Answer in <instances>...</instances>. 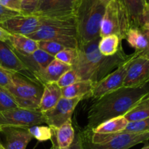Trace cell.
Segmentation results:
<instances>
[{
	"instance_id": "6da1fadb",
	"label": "cell",
	"mask_w": 149,
	"mask_h": 149,
	"mask_svg": "<svg viewBox=\"0 0 149 149\" xmlns=\"http://www.w3.org/2000/svg\"><path fill=\"white\" fill-rule=\"evenodd\" d=\"M149 95V83L138 88L121 87L95 100L87 113L86 129L93 130L103 122L125 116Z\"/></svg>"
},
{
	"instance_id": "7a4b0ae2",
	"label": "cell",
	"mask_w": 149,
	"mask_h": 149,
	"mask_svg": "<svg viewBox=\"0 0 149 149\" xmlns=\"http://www.w3.org/2000/svg\"><path fill=\"white\" fill-rule=\"evenodd\" d=\"M100 39L101 37L98 36L79 45L78 55L71 68L81 80H87L95 84L132 56V54L127 55L122 47L112 56L102 55L98 49Z\"/></svg>"
},
{
	"instance_id": "3957f363",
	"label": "cell",
	"mask_w": 149,
	"mask_h": 149,
	"mask_svg": "<svg viewBox=\"0 0 149 149\" xmlns=\"http://www.w3.org/2000/svg\"><path fill=\"white\" fill-rule=\"evenodd\" d=\"M106 6L100 0H77L75 20L79 45L100 36Z\"/></svg>"
},
{
	"instance_id": "277c9868",
	"label": "cell",
	"mask_w": 149,
	"mask_h": 149,
	"mask_svg": "<svg viewBox=\"0 0 149 149\" xmlns=\"http://www.w3.org/2000/svg\"><path fill=\"white\" fill-rule=\"evenodd\" d=\"M40 18L39 28L29 37L36 41H55L65 48L78 49L75 17L64 19Z\"/></svg>"
},
{
	"instance_id": "5b68a950",
	"label": "cell",
	"mask_w": 149,
	"mask_h": 149,
	"mask_svg": "<svg viewBox=\"0 0 149 149\" xmlns=\"http://www.w3.org/2000/svg\"><path fill=\"white\" fill-rule=\"evenodd\" d=\"M80 133L84 149H129L149 141V132L97 134L85 128Z\"/></svg>"
},
{
	"instance_id": "8992f818",
	"label": "cell",
	"mask_w": 149,
	"mask_h": 149,
	"mask_svg": "<svg viewBox=\"0 0 149 149\" xmlns=\"http://www.w3.org/2000/svg\"><path fill=\"white\" fill-rule=\"evenodd\" d=\"M44 86L24 74H13V81L7 90L13 96L20 108L39 110Z\"/></svg>"
},
{
	"instance_id": "52a82bcc",
	"label": "cell",
	"mask_w": 149,
	"mask_h": 149,
	"mask_svg": "<svg viewBox=\"0 0 149 149\" xmlns=\"http://www.w3.org/2000/svg\"><path fill=\"white\" fill-rule=\"evenodd\" d=\"M130 28V20L122 3L119 0H112L108 3L101 22L100 37L116 35L122 41Z\"/></svg>"
},
{
	"instance_id": "ba28073f",
	"label": "cell",
	"mask_w": 149,
	"mask_h": 149,
	"mask_svg": "<svg viewBox=\"0 0 149 149\" xmlns=\"http://www.w3.org/2000/svg\"><path fill=\"white\" fill-rule=\"evenodd\" d=\"M149 83V52L135 51L133 58L130 61L124 87L138 88Z\"/></svg>"
},
{
	"instance_id": "9c48e42d",
	"label": "cell",
	"mask_w": 149,
	"mask_h": 149,
	"mask_svg": "<svg viewBox=\"0 0 149 149\" xmlns=\"http://www.w3.org/2000/svg\"><path fill=\"white\" fill-rule=\"evenodd\" d=\"M44 123L43 114L39 110L17 107L0 111V127L15 126L29 128Z\"/></svg>"
},
{
	"instance_id": "30bf717a",
	"label": "cell",
	"mask_w": 149,
	"mask_h": 149,
	"mask_svg": "<svg viewBox=\"0 0 149 149\" xmlns=\"http://www.w3.org/2000/svg\"><path fill=\"white\" fill-rule=\"evenodd\" d=\"M77 0H39L33 15L44 18L75 17Z\"/></svg>"
},
{
	"instance_id": "8fae6325",
	"label": "cell",
	"mask_w": 149,
	"mask_h": 149,
	"mask_svg": "<svg viewBox=\"0 0 149 149\" xmlns=\"http://www.w3.org/2000/svg\"><path fill=\"white\" fill-rule=\"evenodd\" d=\"M135 52L132 54V56L126 62L123 63L113 71L106 76V77L94 84L91 97L94 100H97L103 96L117 90L123 87V83L126 77L127 70L129 65L130 61L133 58Z\"/></svg>"
},
{
	"instance_id": "7c38bea8",
	"label": "cell",
	"mask_w": 149,
	"mask_h": 149,
	"mask_svg": "<svg viewBox=\"0 0 149 149\" xmlns=\"http://www.w3.org/2000/svg\"><path fill=\"white\" fill-rule=\"evenodd\" d=\"M82 98L68 99L62 97L56 105L49 110L42 112L45 123L52 128H58L71 119L76 107Z\"/></svg>"
},
{
	"instance_id": "4fadbf2b",
	"label": "cell",
	"mask_w": 149,
	"mask_h": 149,
	"mask_svg": "<svg viewBox=\"0 0 149 149\" xmlns=\"http://www.w3.org/2000/svg\"><path fill=\"white\" fill-rule=\"evenodd\" d=\"M40 24V17L33 15H24L20 14L1 23L0 26L12 34L29 36L38 30Z\"/></svg>"
},
{
	"instance_id": "5bb4252c",
	"label": "cell",
	"mask_w": 149,
	"mask_h": 149,
	"mask_svg": "<svg viewBox=\"0 0 149 149\" xmlns=\"http://www.w3.org/2000/svg\"><path fill=\"white\" fill-rule=\"evenodd\" d=\"M0 135L4 138L2 144L5 149H26L33 137L29 128L15 126H1Z\"/></svg>"
},
{
	"instance_id": "9a60e30c",
	"label": "cell",
	"mask_w": 149,
	"mask_h": 149,
	"mask_svg": "<svg viewBox=\"0 0 149 149\" xmlns=\"http://www.w3.org/2000/svg\"><path fill=\"white\" fill-rule=\"evenodd\" d=\"M15 52L17 54L25 66L27 68L29 77L33 79H34L33 77L35 75L45 69L49 65V63L55 58L39 48L35 52L29 55H23L15 51Z\"/></svg>"
},
{
	"instance_id": "2e32d148",
	"label": "cell",
	"mask_w": 149,
	"mask_h": 149,
	"mask_svg": "<svg viewBox=\"0 0 149 149\" xmlns=\"http://www.w3.org/2000/svg\"><path fill=\"white\" fill-rule=\"evenodd\" d=\"M71 68V65L54 58L45 69L35 75L33 79L45 87L47 84L57 82L61 76Z\"/></svg>"
},
{
	"instance_id": "e0dca14e",
	"label": "cell",
	"mask_w": 149,
	"mask_h": 149,
	"mask_svg": "<svg viewBox=\"0 0 149 149\" xmlns=\"http://www.w3.org/2000/svg\"><path fill=\"white\" fill-rule=\"evenodd\" d=\"M0 64L2 68L13 72L22 74L25 71L28 74L27 68L13 48L7 42L1 41H0Z\"/></svg>"
},
{
	"instance_id": "ac0fdd59",
	"label": "cell",
	"mask_w": 149,
	"mask_h": 149,
	"mask_svg": "<svg viewBox=\"0 0 149 149\" xmlns=\"http://www.w3.org/2000/svg\"><path fill=\"white\" fill-rule=\"evenodd\" d=\"M52 137L50 141L52 145L59 148H66L74 142L75 130L73 127L71 119L67 121L60 127L52 128Z\"/></svg>"
},
{
	"instance_id": "d6986e66",
	"label": "cell",
	"mask_w": 149,
	"mask_h": 149,
	"mask_svg": "<svg viewBox=\"0 0 149 149\" xmlns=\"http://www.w3.org/2000/svg\"><path fill=\"white\" fill-rule=\"evenodd\" d=\"M62 97L61 88L56 82L45 84L39 103V110L42 112L49 110L53 108Z\"/></svg>"
},
{
	"instance_id": "ffe728a7",
	"label": "cell",
	"mask_w": 149,
	"mask_h": 149,
	"mask_svg": "<svg viewBox=\"0 0 149 149\" xmlns=\"http://www.w3.org/2000/svg\"><path fill=\"white\" fill-rule=\"evenodd\" d=\"M94 83L87 80H81L68 87L61 88L62 97L68 99L81 97L89 98L91 97Z\"/></svg>"
},
{
	"instance_id": "44dd1931",
	"label": "cell",
	"mask_w": 149,
	"mask_h": 149,
	"mask_svg": "<svg viewBox=\"0 0 149 149\" xmlns=\"http://www.w3.org/2000/svg\"><path fill=\"white\" fill-rule=\"evenodd\" d=\"M7 43L13 50L23 55H29L39 49L38 41L23 35L12 34Z\"/></svg>"
},
{
	"instance_id": "7402d4cb",
	"label": "cell",
	"mask_w": 149,
	"mask_h": 149,
	"mask_svg": "<svg viewBox=\"0 0 149 149\" xmlns=\"http://www.w3.org/2000/svg\"><path fill=\"white\" fill-rule=\"evenodd\" d=\"M126 8L132 28H141L143 13L145 7L144 0H119Z\"/></svg>"
},
{
	"instance_id": "603a6c76",
	"label": "cell",
	"mask_w": 149,
	"mask_h": 149,
	"mask_svg": "<svg viewBox=\"0 0 149 149\" xmlns=\"http://www.w3.org/2000/svg\"><path fill=\"white\" fill-rule=\"evenodd\" d=\"M128 123L129 122L126 118L124 116H121L109 119L90 130L94 133L97 134L119 133L125 130Z\"/></svg>"
},
{
	"instance_id": "cb8c5ba5",
	"label": "cell",
	"mask_w": 149,
	"mask_h": 149,
	"mask_svg": "<svg viewBox=\"0 0 149 149\" xmlns=\"http://www.w3.org/2000/svg\"><path fill=\"white\" fill-rule=\"evenodd\" d=\"M125 39L135 51L143 52L148 49V39L141 28H130L127 33Z\"/></svg>"
},
{
	"instance_id": "d4e9b609",
	"label": "cell",
	"mask_w": 149,
	"mask_h": 149,
	"mask_svg": "<svg viewBox=\"0 0 149 149\" xmlns=\"http://www.w3.org/2000/svg\"><path fill=\"white\" fill-rule=\"evenodd\" d=\"M122 47V40L116 35H109L100 39L98 44L99 51L105 56L115 55Z\"/></svg>"
},
{
	"instance_id": "484cf974",
	"label": "cell",
	"mask_w": 149,
	"mask_h": 149,
	"mask_svg": "<svg viewBox=\"0 0 149 149\" xmlns=\"http://www.w3.org/2000/svg\"><path fill=\"white\" fill-rule=\"evenodd\" d=\"M129 122L143 120L149 117V95L143 99L132 110L125 115Z\"/></svg>"
},
{
	"instance_id": "4316f807",
	"label": "cell",
	"mask_w": 149,
	"mask_h": 149,
	"mask_svg": "<svg viewBox=\"0 0 149 149\" xmlns=\"http://www.w3.org/2000/svg\"><path fill=\"white\" fill-rule=\"evenodd\" d=\"M29 130L31 136L40 142H44L52 139V130L49 126L35 125L31 127H29Z\"/></svg>"
},
{
	"instance_id": "83f0119b",
	"label": "cell",
	"mask_w": 149,
	"mask_h": 149,
	"mask_svg": "<svg viewBox=\"0 0 149 149\" xmlns=\"http://www.w3.org/2000/svg\"><path fill=\"white\" fill-rule=\"evenodd\" d=\"M19 107L13 96L6 88L0 87V111Z\"/></svg>"
},
{
	"instance_id": "f1b7e54d",
	"label": "cell",
	"mask_w": 149,
	"mask_h": 149,
	"mask_svg": "<svg viewBox=\"0 0 149 149\" xmlns=\"http://www.w3.org/2000/svg\"><path fill=\"white\" fill-rule=\"evenodd\" d=\"M38 44H39V48L42 49L47 52V54L50 55L51 56L55 58V55L62 51L63 49H65L64 46L62 45L59 44L58 42H55V41H45V40H41L38 41Z\"/></svg>"
},
{
	"instance_id": "f546056e",
	"label": "cell",
	"mask_w": 149,
	"mask_h": 149,
	"mask_svg": "<svg viewBox=\"0 0 149 149\" xmlns=\"http://www.w3.org/2000/svg\"><path fill=\"white\" fill-rule=\"evenodd\" d=\"M78 55V49L65 48L55 56V59L72 66Z\"/></svg>"
},
{
	"instance_id": "4dcf8cb0",
	"label": "cell",
	"mask_w": 149,
	"mask_h": 149,
	"mask_svg": "<svg viewBox=\"0 0 149 149\" xmlns=\"http://www.w3.org/2000/svg\"><path fill=\"white\" fill-rule=\"evenodd\" d=\"M79 81H81V79L79 77L77 73L71 68L68 71L64 73L56 83L61 88H64Z\"/></svg>"
},
{
	"instance_id": "1f68e13d",
	"label": "cell",
	"mask_w": 149,
	"mask_h": 149,
	"mask_svg": "<svg viewBox=\"0 0 149 149\" xmlns=\"http://www.w3.org/2000/svg\"><path fill=\"white\" fill-rule=\"evenodd\" d=\"M123 132L136 133L149 132V117L143 120L129 122Z\"/></svg>"
},
{
	"instance_id": "d6a6232c",
	"label": "cell",
	"mask_w": 149,
	"mask_h": 149,
	"mask_svg": "<svg viewBox=\"0 0 149 149\" xmlns=\"http://www.w3.org/2000/svg\"><path fill=\"white\" fill-rule=\"evenodd\" d=\"M39 0H22L21 14L24 15H33L36 11Z\"/></svg>"
},
{
	"instance_id": "836d02e7",
	"label": "cell",
	"mask_w": 149,
	"mask_h": 149,
	"mask_svg": "<svg viewBox=\"0 0 149 149\" xmlns=\"http://www.w3.org/2000/svg\"><path fill=\"white\" fill-rule=\"evenodd\" d=\"M13 71L0 66V87L7 88L13 81Z\"/></svg>"
},
{
	"instance_id": "e575fe53",
	"label": "cell",
	"mask_w": 149,
	"mask_h": 149,
	"mask_svg": "<svg viewBox=\"0 0 149 149\" xmlns=\"http://www.w3.org/2000/svg\"><path fill=\"white\" fill-rule=\"evenodd\" d=\"M0 4L9 10L21 13L22 0H0Z\"/></svg>"
},
{
	"instance_id": "d590c367",
	"label": "cell",
	"mask_w": 149,
	"mask_h": 149,
	"mask_svg": "<svg viewBox=\"0 0 149 149\" xmlns=\"http://www.w3.org/2000/svg\"><path fill=\"white\" fill-rule=\"evenodd\" d=\"M21 13L19 12L13 11V10H9V9L6 8L4 6L0 4V24L4 23L6 20H9V19L12 18L13 17L19 15Z\"/></svg>"
},
{
	"instance_id": "8d00e7d4",
	"label": "cell",
	"mask_w": 149,
	"mask_h": 149,
	"mask_svg": "<svg viewBox=\"0 0 149 149\" xmlns=\"http://www.w3.org/2000/svg\"><path fill=\"white\" fill-rule=\"evenodd\" d=\"M49 149H84L83 148L82 141H81V133H80L79 129L77 128V131L75 132V137H74V142L72 143V144H71L68 148H59L52 144V146H51Z\"/></svg>"
},
{
	"instance_id": "74e56055",
	"label": "cell",
	"mask_w": 149,
	"mask_h": 149,
	"mask_svg": "<svg viewBox=\"0 0 149 149\" xmlns=\"http://www.w3.org/2000/svg\"><path fill=\"white\" fill-rule=\"evenodd\" d=\"M141 28L149 29V4H146L143 13V26Z\"/></svg>"
},
{
	"instance_id": "f35d334b",
	"label": "cell",
	"mask_w": 149,
	"mask_h": 149,
	"mask_svg": "<svg viewBox=\"0 0 149 149\" xmlns=\"http://www.w3.org/2000/svg\"><path fill=\"white\" fill-rule=\"evenodd\" d=\"M11 35L12 33H10V32H8L7 30H5V29L0 26V41L7 42L10 39Z\"/></svg>"
},
{
	"instance_id": "ab89813d",
	"label": "cell",
	"mask_w": 149,
	"mask_h": 149,
	"mask_svg": "<svg viewBox=\"0 0 149 149\" xmlns=\"http://www.w3.org/2000/svg\"><path fill=\"white\" fill-rule=\"evenodd\" d=\"M141 30L143 31V33L145 34V36H146L147 39H148V48L147 49V52H149V29H144V28H141Z\"/></svg>"
},
{
	"instance_id": "60d3db41",
	"label": "cell",
	"mask_w": 149,
	"mask_h": 149,
	"mask_svg": "<svg viewBox=\"0 0 149 149\" xmlns=\"http://www.w3.org/2000/svg\"><path fill=\"white\" fill-rule=\"evenodd\" d=\"M100 1H101V2H103V4H106H106H107L108 3L110 2V1H112V0H100Z\"/></svg>"
},
{
	"instance_id": "b9f144b4",
	"label": "cell",
	"mask_w": 149,
	"mask_h": 149,
	"mask_svg": "<svg viewBox=\"0 0 149 149\" xmlns=\"http://www.w3.org/2000/svg\"><path fill=\"white\" fill-rule=\"evenodd\" d=\"M141 149H149V145L145 146H144L143 148H142Z\"/></svg>"
},
{
	"instance_id": "7bdbcfd3",
	"label": "cell",
	"mask_w": 149,
	"mask_h": 149,
	"mask_svg": "<svg viewBox=\"0 0 149 149\" xmlns=\"http://www.w3.org/2000/svg\"><path fill=\"white\" fill-rule=\"evenodd\" d=\"M0 149H5L4 147L2 146V144L1 143V142H0Z\"/></svg>"
},
{
	"instance_id": "ee69618b",
	"label": "cell",
	"mask_w": 149,
	"mask_h": 149,
	"mask_svg": "<svg viewBox=\"0 0 149 149\" xmlns=\"http://www.w3.org/2000/svg\"><path fill=\"white\" fill-rule=\"evenodd\" d=\"M144 1H145L146 4H149V0H144Z\"/></svg>"
},
{
	"instance_id": "f6af8a7d",
	"label": "cell",
	"mask_w": 149,
	"mask_h": 149,
	"mask_svg": "<svg viewBox=\"0 0 149 149\" xmlns=\"http://www.w3.org/2000/svg\"><path fill=\"white\" fill-rule=\"evenodd\" d=\"M0 66H1V64H0Z\"/></svg>"
}]
</instances>
